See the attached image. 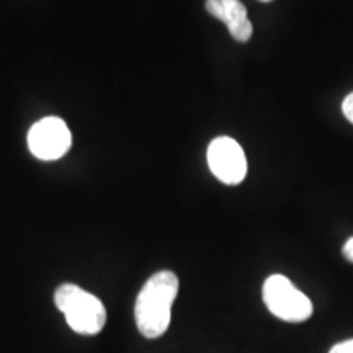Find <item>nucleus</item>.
<instances>
[{
  "label": "nucleus",
  "mask_w": 353,
  "mask_h": 353,
  "mask_svg": "<svg viewBox=\"0 0 353 353\" xmlns=\"http://www.w3.org/2000/svg\"><path fill=\"white\" fill-rule=\"evenodd\" d=\"M176 294L179 278L174 272L161 270L145 281L134 304L136 325L145 339H159L167 332Z\"/></svg>",
  "instance_id": "f257e3e1"
},
{
  "label": "nucleus",
  "mask_w": 353,
  "mask_h": 353,
  "mask_svg": "<svg viewBox=\"0 0 353 353\" xmlns=\"http://www.w3.org/2000/svg\"><path fill=\"white\" fill-rule=\"evenodd\" d=\"M54 304L64 312L65 321L74 332L95 335L103 330L107 322V309L99 298L81 286L64 283L54 291Z\"/></svg>",
  "instance_id": "f03ea898"
},
{
  "label": "nucleus",
  "mask_w": 353,
  "mask_h": 353,
  "mask_svg": "<svg viewBox=\"0 0 353 353\" xmlns=\"http://www.w3.org/2000/svg\"><path fill=\"white\" fill-rule=\"evenodd\" d=\"M262 294L265 306L278 319L298 324L312 316L311 299L283 275L268 276Z\"/></svg>",
  "instance_id": "7ed1b4c3"
},
{
  "label": "nucleus",
  "mask_w": 353,
  "mask_h": 353,
  "mask_svg": "<svg viewBox=\"0 0 353 353\" xmlns=\"http://www.w3.org/2000/svg\"><path fill=\"white\" fill-rule=\"evenodd\" d=\"M72 134L64 120L48 117L34 123L28 132V148L39 161H56L68 154Z\"/></svg>",
  "instance_id": "20e7f679"
},
{
  "label": "nucleus",
  "mask_w": 353,
  "mask_h": 353,
  "mask_svg": "<svg viewBox=\"0 0 353 353\" xmlns=\"http://www.w3.org/2000/svg\"><path fill=\"white\" fill-rule=\"evenodd\" d=\"M208 165L216 179L226 185H239L247 175L244 149L229 136L214 138L208 145Z\"/></svg>",
  "instance_id": "39448f33"
},
{
  "label": "nucleus",
  "mask_w": 353,
  "mask_h": 353,
  "mask_svg": "<svg viewBox=\"0 0 353 353\" xmlns=\"http://www.w3.org/2000/svg\"><path fill=\"white\" fill-rule=\"evenodd\" d=\"M206 10L228 26L236 41L245 43L252 38L254 26L241 0H206Z\"/></svg>",
  "instance_id": "423d86ee"
},
{
  "label": "nucleus",
  "mask_w": 353,
  "mask_h": 353,
  "mask_svg": "<svg viewBox=\"0 0 353 353\" xmlns=\"http://www.w3.org/2000/svg\"><path fill=\"white\" fill-rule=\"evenodd\" d=\"M342 112L345 114V118L350 123H353V92L350 95L345 97V100H343L342 103Z\"/></svg>",
  "instance_id": "0eeeda50"
},
{
  "label": "nucleus",
  "mask_w": 353,
  "mask_h": 353,
  "mask_svg": "<svg viewBox=\"0 0 353 353\" xmlns=\"http://www.w3.org/2000/svg\"><path fill=\"white\" fill-rule=\"evenodd\" d=\"M329 353H353V339H348L345 342L337 343L330 348Z\"/></svg>",
  "instance_id": "6e6552de"
},
{
  "label": "nucleus",
  "mask_w": 353,
  "mask_h": 353,
  "mask_svg": "<svg viewBox=\"0 0 353 353\" xmlns=\"http://www.w3.org/2000/svg\"><path fill=\"white\" fill-rule=\"evenodd\" d=\"M342 254H343V257L348 260V262L353 263V237H350V239L345 242V245H343V249H342Z\"/></svg>",
  "instance_id": "1a4fd4ad"
},
{
  "label": "nucleus",
  "mask_w": 353,
  "mask_h": 353,
  "mask_svg": "<svg viewBox=\"0 0 353 353\" xmlns=\"http://www.w3.org/2000/svg\"><path fill=\"white\" fill-rule=\"evenodd\" d=\"M260 2H265V3H267V2H272V0H260Z\"/></svg>",
  "instance_id": "9d476101"
}]
</instances>
